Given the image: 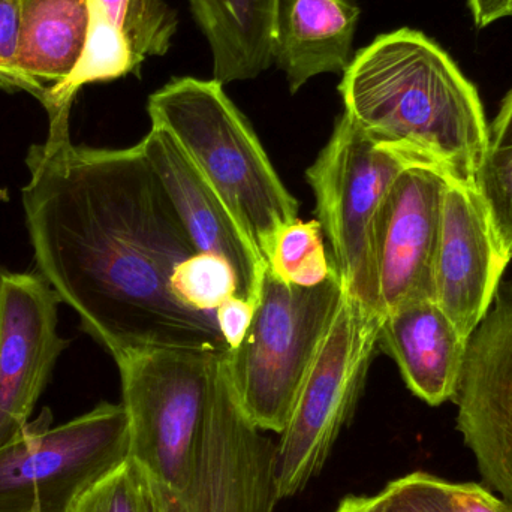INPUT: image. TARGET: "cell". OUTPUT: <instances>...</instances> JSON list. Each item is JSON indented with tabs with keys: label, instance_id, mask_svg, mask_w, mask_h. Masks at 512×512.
I'll use <instances>...</instances> for the list:
<instances>
[{
	"label": "cell",
	"instance_id": "obj_6",
	"mask_svg": "<svg viewBox=\"0 0 512 512\" xmlns=\"http://www.w3.org/2000/svg\"><path fill=\"white\" fill-rule=\"evenodd\" d=\"M42 409L0 447V512H68L74 502L131 454L128 415L122 403L51 427Z\"/></svg>",
	"mask_w": 512,
	"mask_h": 512
},
{
	"label": "cell",
	"instance_id": "obj_12",
	"mask_svg": "<svg viewBox=\"0 0 512 512\" xmlns=\"http://www.w3.org/2000/svg\"><path fill=\"white\" fill-rule=\"evenodd\" d=\"M447 177L411 165L391 183L373 231L379 316L433 300V268Z\"/></svg>",
	"mask_w": 512,
	"mask_h": 512
},
{
	"label": "cell",
	"instance_id": "obj_13",
	"mask_svg": "<svg viewBox=\"0 0 512 512\" xmlns=\"http://www.w3.org/2000/svg\"><path fill=\"white\" fill-rule=\"evenodd\" d=\"M477 186L448 180L433 268V301L469 339L492 307L508 264Z\"/></svg>",
	"mask_w": 512,
	"mask_h": 512
},
{
	"label": "cell",
	"instance_id": "obj_2",
	"mask_svg": "<svg viewBox=\"0 0 512 512\" xmlns=\"http://www.w3.org/2000/svg\"><path fill=\"white\" fill-rule=\"evenodd\" d=\"M339 92L345 114L376 143L475 186L490 150L478 90L453 59L412 29L378 36L355 54Z\"/></svg>",
	"mask_w": 512,
	"mask_h": 512
},
{
	"label": "cell",
	"instance_id": "obj_29",
	"mask_svg": "<svg viewBox=\"0 0 512 512\" xmlns=\"http://www.w3.org/2000/svg\"><path fill=\"white\" fill-rule=\"evenodd\" d=\"M512 144V90L505 96L495 120L490 125V147Z\"/></svg>",
	"mask_w": 512,
	"mask_h": 512
},
{
	"label": "cell",
	"instance_id": "obj_17",
	"mask_svg": "<svg viewBox=\"0 0 512 512\" xmlns=\"http://www.w3.org/2000/svg\"><path fill=\"white\" fill-rule=\"evenodd\" d=\"M209 42L213 80H252L274 63L279 0H188Z\"/></svg>",
	"mask_w": 512,
	"mask_h": 512
},
{
	"label": "cell",
	"instance_id": "obj_23",
	"mask_svg": "<svg viewBox=\"0 0 512 512\" xmlns=\"http://www.w3.org/2000/svg\"><path fill=\"white\" fill-rule=\"evenodd\" d=\"M502 254L512 259V144L490 147L475 182Z\"/></svg>",
	"mask_w": 512,
	"mask_h": 512
},
{
	"label": "cell",
	"instance_id": "obj_11",
	"mask_svg": "<svg viewBox=\"0 0 512 512\" xmlns=\"http://www.w3.org/2000/svg\"><path fill=\"white\" fill-rule=\"evenodd\" d=\"M60 303L38 271L15 273L0 265V447L29 424L71 345L59 334Z\"/></svg>",
	"mask_w": 512,
	"mask_h": 512
},
{
	"label": "cell",
	"instance_id": "obj_3",
	"mask_svg": "<svg viewBox=\"0 0 512 512\" xmlns=\"http://www.w3.org/2000/svg\"><path fill=\"white\" fill-rule=\"evenodd\" d=\"M147 111L224 198L267 264L280 231L297 221L298 203L224 84L174 78L150 96Z\"/></svg>",
	"mask_w": 512,
	"mask_h": 512
},
{
	"label": "cell",
	"instance_id": "obj_21",
	"mask_svg": "<svg viewBox=\"0 0 512 512\" xmlns=\"http://www.w3.org/2000/svg\"><path fill=\"white\" fill-rule=\"evenodd\" d=\"M267 270L283 282L298 286H316L337 276L325 252L321 224L316 219H297L283 228L267 259Z\"/></svg>",
	"mask_w": 512,
	"mask_h": 512
},
{
	"label": "cell",
	"instance_id": "obj_10",
	"mask_svg": "<svg viewBox=\"0 0 512 512\" xmlns=\"http://www.w3.org/2000/svg\"><path fill=\"white\" fill-rule=\"evenodd\" d=\"M457 430L483 486L512 508V283L502 282L469 337L459 387Z\"/></svg>",
	"mask_w": 512,
	"mask_h": 512
},
{
	"label": "cell",
	"instance_id": "obj_16",
	"mask_svg": "<svg viewBox=\"0 0 512 512\" xmlns=\"http://www.w3.org/2000/svg\"><path fill=\"white\" fill-rule=\"evenodd\" d=\"M358 18L352 0H279L274 62L291 93L316 75L346 71Z\"/></svg>",
	"mask_w": 512,
	"mask_h": 512
},
{
	"label": "cell",
	"instance_id": "obj_20",
	"mask_svg": "<svg viewBox=\"0 0 512 512\" xmlns=\"http://www.w3.org/2000/svg\"><path fill=\"white\" fill-rule=\"evenodd\" d=\"M119 32L138 66L164 56L176 35L177 15L165 0H89Z\"/></svg>",
	"mask_w": 512,
	"mask_h": 512
},
{
	"label": "cell",
	"instance_id": "obj_4",
	"mask_svg": "<svg viewBox=\"0 0 512 512\" xmlns=\"http://www.w3.org/2000/svg\"><path fill=\"white\" fill-rule=\"evenodd\" d=\"M343 297L337 276L298 286L265 270L251 325L240 345L224 354L237 403L258 429L285 430Z\"/></svg>",
	"mask_w": 512,
	"mask_h": 512
},
{
	"label": "cell",
	"instance_id": "obj_27",
	"mask_svg": "<svg viewBox=\"0 0 512 512\" xmlns=\"http://www.w3.org/2000/svg\"><path fill=\"white\" fill-rule=\"evenodd\" d=\"M255 306L243 298L233 295L216 309V322L231 348H237L248 331L254 316Z\"/></svg>",
	"mask_w": 512,
	"mask_h": 512
},
{
	"label": "cell",
	"instance_id": "obj_22",
	"mask_svg": "<svg viewBox=\"0 0 512 512\" xmlns=\"http://www.w3.org/2000/svg\"><path fill=\"white\" fill-rule=\"evenodd\" d=\"M171 288L177 300L200 312L216 313L237 295L236 277L228 262L218 256L195 254L174 271Z\"/></svg>",
	"mask_w": 512,
	"mask_h": 512
},
{
	"label": "cell",
	"instance_id": "obj_24",
	"mask_svg": "<svg viewBox=\"0 0 512 512\" xmlns=\"http://www.w3.org/2000/svg\"><path fill=\"white\" fill-rule=\"evenodd\" d=\"M379 495L382 512H454L450 481L429 472H412L390 481Z\"/></svg>",
	"mask_w": 512,
	"mask_h": 512
},
{
	"label": "cell",
	"instance_id": "obj_8",
	"mask_svg": "<svg viewBox=\"0 0 512 512\" xmlns=\"http://www.w3.org/2000/svg\"><path fill=\"white\" fill-rule=\"evenodd\" d=\"M216 357L155 349L116 360L128 415L129 456L180 499L200 444Z\"/></svg>",
	"mask_w": 512,
	"mask_h": 512
},
{
	"label": "cell",
	"instance_id": "obj_18",
	"mask_svg": "<svg viewBox=\"0 0 512 512\" xmlns=\"http://www.w3.org/2000/svg\"><path fill=\"white\" fill-rule=\"evenodd\" d=\"M18 65L45 90L65 80L89 32V0H18Z\"/></svg>",
	"mask_w": 512,
	"mask_h": 512
},
{
	"label": "cell",
	"instance_id": "obj_26",
	"mask_svg": "<svg viewBox=\"0 0 512 512\" xmlns=\"http://www.w3.org/2000/svg\"><path fill=\"white\" fill-rule=\"evenodd\" d=\"M450 498L454 512H512L504 499L478 483H451Z\"/></svg>",
	"mask_w": 512,
	"mask_h": 512
},
{
	"label": "cell",
	"instance_id": "obj_25",
	"mask_svg": "<svg viewBox=\"0 0 512 512\" xmlns=\"http://www.w3.org/2000/svg\"><path fill=\"white\" fill-rule=\"evenodd\" d=\"M18 35V0H0V87L6 92L29 93L44 104L47 90L27 78L18 65Z\"/></svg>",
	"mask_w": 512,
	"mask_h": 512
},
{
	"label": "cell",
	"instance_id": "obj_28",
	"mask_svg": "<svg viewBox=\"0 0 512 512\" xmlns=\"http://www.w3.org/2000/svg\"><path fill=\"white\" fill-rule=\"evenodd\" d=\"M478 29L504 17H512V0H468Z\"/></svg>",
	"mask_w": 512,
	"mask_h": 512
},
{
	"label": "cell",
	"instance_id": "obj_15",
	"mask_svg": "<svg viewBox=\"0 0 512 512\" xmlns=\"http://www.w3.org/2000/svg\"><path fill=\"white\" fill-rule=\"evenodd\" d=\"M469 339L433 300L405 304L382 316L378 346L396 361L406 387L430 406L451 402Z\"/></svg>",
	"mask_w": 512,
	"mask_h": 512
},
{
	"label": "cell",
	"instance_id": "obj_30",
	"mask_svg": "<svg viewBox=\"0 0 512 512\" xmlns=\"http://www.w3.org/2000/svg\"><path fill=\"white\" fill-rule=\"evenodd\" d=\"M334 512H382L381 495L348 496Z\"/></svg>",
	"mask_w": 512,
	"mask_h": 512
},
{
	"label": "cell",
	"instance_id": "obj_9",
	"mask_svg": "<svg viewBox=\"0 0 512 512\" xmlns=\"http://www.w3.org/2000/svg\"><path fill=\"white\" fill-rule=\"evenodd\" d=\"M277 444L240 408L224 354L213 366L200 444L182 496L188 512H273Z\"/></svg>",
	"mask_w": 512,
	"mask_h": 512
},
{
	"label": "cell",
	"instance_id": "obj_19",
	"mask_svg": "<svg viewBox=\"0 0 512 512\" xmlns=\"http://www.w3.org/2000/svg\"><path fill=\"white\" fill-rule=\"evenodd\" d=\"M68 512H188L182 499L129 456L89 487Z\"/></svg>",
	"mask_w": 512,
	"mask_h": 512
},
{
	"label": "cell",
	"instance_id": "obj_14",
	"mask_svg": "<svg viewBox=\"0 0 512 512\" xmlns=\"http://www.w3.org/2000/svg\"><path fill=\"white\" fill-rule=\"evenodd\" d=\"M140 144L195 251L228 262L237 297L255 306L267 264L242 222L167 131L152 126Z\"/></svg>",
	"mask_w": 512,
	"mask_h": 512
},
{
	"label": "cell",
	"instance_id": "obj_5",
	"mask_svg": "<svg viewBox=\"0 0 512 512\" xmlns=\"http://www.w3.org/2000/svg\"><path fill=\"white\" fill-rule=\"evenodd\" d=\"M411 165L415 164L376 143L343 113L306 171L315 195L316 221L330 242L343 294L378 316L373 231L388 188Z\"/></svg>",
	"mask_w": 512,
	"mask_h": 512
},
{
	"label": "cell",
	"instance_id": "obj_7",
	"mask_svg": "<svg viewBox=\"0 0 512 512\" xmlns=\"http://www.w3.org/2000/svg\"><path fill=\"white\" fill-rule=\"evenodd\" d=\"M379 327L376 313L343 297L280 433L276 459L280 501L300 493L324 468L363 393L379 348Z\"/></svg>",
	"mask_w": 512,
	"mask_h": 512
},
{
	"label": "cell",
	"instance_id": "obj_1",
	"mask_svg": "<svg viewBox=\"0 0 512 512\" xmlns=\"http://www.w3.org/2000/svg\"><path fill=\"white\" fill-rule=\"evenodd\" d=\"M72 104L48 111L27 150L24 224L38 273L114 360L132 352H206L225 342L216 313L177 300L174 271L198 254L143 147L71 141Z\"/></svg>",
	"mask_w": 512,
	"mask_h": 512
}]
</instances>
